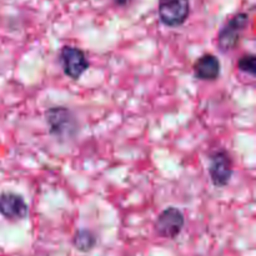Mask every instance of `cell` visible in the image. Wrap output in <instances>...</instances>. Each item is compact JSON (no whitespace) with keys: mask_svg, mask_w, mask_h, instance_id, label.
I'll return each instance as SVG.
<instances>
[{"mask_svg":"<svg viewBox=\"0 0 256 256\" xmlns=\"http://www.w3.org/2000/svg\"><path fill=\"white\" fill-rule=\"evenodd\" d=\"M49 132L60 142L72 139L79 130L78 120L74 112L64 106L50 108L45 112Z\"/></svg>","mask_w":256,"mask_h":256,"instance_id":"cell-1","label":"cell"},{"mask_svg":"<svg viewBox=\"0 0 256 256\" xmlns=\"http://www.w3.org/2000/svg\"><path fill=\"white\" fill-rule=\"evenodd\" d=\"M248 22H249V15L246 12H238L225 22L218 35V46L222 52H230L236 46Z\"/></svg>","mask_w":256,"mask_h":256,"instance_id":"cell-2","label":"cell"},{"mask_svg":"<svg viewBox=\"0 0 256 256\" xmlns=\"http://www.w3.org/2000/svg\"><path fill=\"white\" fill-rule=\"evenodd\" d=\"M158 12L164 25L176 28L184 24L190 14L189 0H159Z\"/></svg>","mask_w":256,"mask_h":256,"instance_id":"cell-3","label":"cell"},{"mask_svg":"<svg viewBox=\"0 0 256 256\" xmlns=\"http://www.w3.org/2000/svg\"><path fill=\"white\" fill-rule=\"evenodd\" d=\"M60 62L62 72L70 79L78 80L88 69L89 60L82 49L72 45H65L60 52Z\"/></svg>","mask_w":256,"mask_h":256,"instance_id":"cell-4","label":"cell"},{"mask_svg":"<svg viewBox=\"0 0 256 256\" xmlns=\"http://www.w3.org/2000/svg\"><path fill=\"white\" fill-rule=\"evenodd\" d=\"M185 225V218L179 208L169 206L162 210L155 222V232L165 239H175Z\"/></svg>","mask_w":256,"mask_h":256,"instance_id":"cell-5","label":"cell"},{"mask_svg":"<svg viewBox=\"0 0 256 256\" xmlns=\"http://www.w3.org/2000/svg\"><path fill=\"white\" fill-rule=\"evenodd\" d=\"M232 160L226 150H218L209 159V175L216 188H224L232 176Z\"/></svg>","mask_w":256,"mask_h":256,"instance_id":"cell-6","label":"cell"},{"mask_svg":"<svg viewBox=\"0 0 256 256\" xmlns=\"http://www.w3.org/2000/svg\"><path fill=\"white\" fill-rule=\"evenodd\" d=\"M29 212V206L22 195L12 192L0 194V214L8 220L19 222L25 219Z\"/></svg>","mask_w":256,"mask_h":256,"instance_id":"cell-7","label":"cell"},{"mask_svg":"<svg viewBox=\"0 0 256 256\" xmlns=\"http://www.w3.org/2000/svg\"><path fill=\"white\" fill-rule=\"evenodd\" d=\"M194 75L196 79L204 80V82H214L219 78L220 60L214 54H204L194 62Z\"/></svg>","mask_w":256,"mask_h":256,"instance_id":"cell-8","label":"cell"},{"mask_svg":"<svg viewBox=\"0 0 256 256\" xmlns=\"http://www.w3.org/2000/svg\"><path fill=\"white\" fill-rule=\"evenodd\" d=\"M96 244L94 234L89 230L80 229L74 235V245L80 252H90Z\"/></svg>","mask_w":256,"mask_h":256,"instance_id":"cell-9","label":"cell"},{"mask_svg":"<svg viewBox=\"0 0 256 256\" xmlns=\"http://www.w3.org/2000/svg\"><path fill=\"white\" fill-rule=\"evenodd\" d=\"M238 68L240 72L255 76L256 74V58L254 54L242 55L238 62Z\"/></svg>","mask_w":256,"mask_h":256,"instance_id":"cell-10","label":"cell"},{"mask_svg":"<svg viewBox=\"0 0 256 256\" xmlns=\"http://www.w3.org/2000/svg\"><path fill=\"white\" fill-rule=\"evenodd\" d=\"M114 2H115V4L120 5V6H124V5L129 4L130 0H114Z\"/></svg>","mask_w":256,"mask_h":256,"instance_id":"cell-11","label":"cell"}]
</instances>
